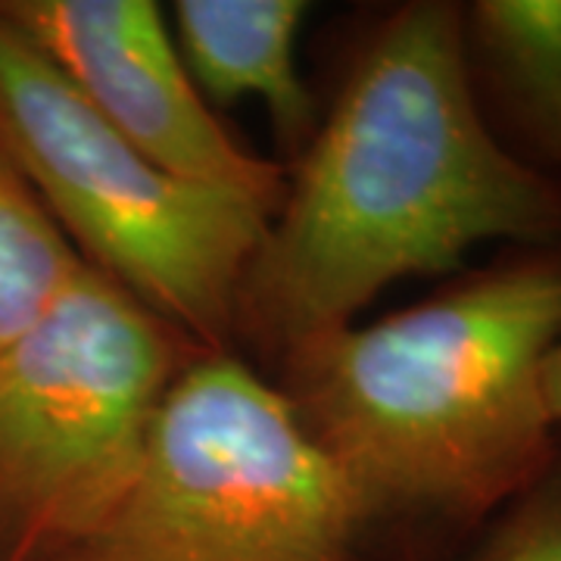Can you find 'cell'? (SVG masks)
I'll use <instances>...</instances> for the list:
<instances>
[{"mask_svg":"<svg viewBox=\"0 0 561 561\" xmlns=\"http://www.w3.org/2000/svg\"><path fill=\"white\" fill-rule=\"evenodd\" d=\"M0 153L84 265L206 353H234L243 278L272 216L144 157L3 16Z\"/></svg>","mask_w":561,"mask_h":561,"instance_id":"obj_4","label":"cell"},{"mask_svg":"<svg viewBox=\"0 0 561 561\" xmlns=\"http://www.w3.org/2000/svg\"><path fill=\"white\" fill-rule=\"evenodd\" d=\"M490 241H561V179L508 153L474 101L461 3L409 0L362 44L316 125L238 300L278 359L356 324L402 278L459 275Z\"/></svg>","mask_w":561,"mask_h":561,"instance_id":"obj_1","label":"cell"},{"mask_svg":"<svg viewBox=\"0 0 561 561\" xmlns=\"http://www.w3.org/2000/svg\"><path fill=\"white\" fill-rule=\"evenodd\" d=\"M306 0H175L172 38L203 98H256L275 131L300 157L316 135V101L297 69Z\"/></svg>","mask_w":561,"mask_h":561,"instance_id":"obj_7","label":"cell"},{"mask_svg":"<svg viewBox=\"0 0 561 561\" xmlns=\"http://www.w3.org/2000/svg\"><path fill=\"white\" fill-rule=\"evenodd\" d=\"M81 265L76 247L0 153V350L57 302Z\"/></svg>","mask_w":561,"mask_h":561,"instance_id":"obj_9","label":"cell"},{"mask_svg":"<svg viewBox=\"0 0 561 561\" xmlns=\"http://www.w3.org/2000/svg\"><path fill=\"white\" fill-rule=\"evenodd\" d=\"M481 116L518 160L561 179V0L461 3Z\"/></svg>","mask_w":561,"mask_h":561,"instance_id":"obj_8","label":"cell"},{"mask_svg":"<svg viewBox=\"0 0 561 561\" xmlns=\"http://www.w3.org/2000/svg\"><path fill=\"white\" fill-rule=\"evenodd\" d=\"M540 393L542 405H546V415L561 431V341L552 346V353L542 362Z\"/></svg>","mask_w":561,"mask_h":561,"instance_id":"obj_11","label":"cell"},{"mask_svg":"<svg viewBox=\"0 0 561 561\" xmlns=\"http://www.w3.org/2000/svg\"><path fill=\"white\" fill-rule=\"evenodd\" d=\"M365 534L278 387L238 353H203L116 496L41 561H365Z\"/></svg>","mask_w":561,"mask_h":561,"instance_id":"obj_3","label":"cell"},{"mask_svg":"<svg viewBox=\"0 0 561 561\" xmlns=\"http://www.w3.org/2000/svg\"><path fill=\"white\" fill-rule=\"evenodd\" d=\"M561 341V241L508 247L431 297L280 353L275 387L365 530L474 540L546 471L540 371Z\"/></svg>","mask_w":561,"mask_h":561,"instance_id":"obj_2","label":"cell"},{"mask_svg":"<svg viewBox=\"0 0 561 561\" xmlns=\"http://www.w3.org/2000/svg\"><path fill=\"white\" fill-rule=\"evenodd\" d=\"M203 353L81 265L0 350V561L47 559L116 496L165 393Z\"/></svg>","mask_w":561,"mask_h":561,"instance_id":"obj_5","label":"cell"},{"mask_svg":"<svg viewBox=\"0 0 561 561\" xmlns=\"http://www.w3.org/2000/svg\"><path fill=\"white\" fill-rule=\"evenodd\" d=\"M453 561H561V437L540 478L483 524Z\"/></svg>","mask_w":561,"mask_h":561,"instance_id":"obj_10","label":"cell"},{"mask_svg":"<svg viewBox=\"0 0 561 561\" xmlns=\"http://www.w3.org/2000/svg\"><path fill=\"white\" fill-rule=\"evenodd\" d=\"M91 110L172 175L278 213L287 169L243 147L197 91L153 0H0Z\"/></svg>","mask_w":561,"mask_h":561,"instance_id":"obj_6","label":"cell"}]
</instances>
